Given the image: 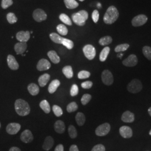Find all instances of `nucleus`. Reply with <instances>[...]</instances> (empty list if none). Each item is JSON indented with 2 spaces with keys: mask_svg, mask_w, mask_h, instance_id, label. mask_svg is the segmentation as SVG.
Returning <instances> with one entry per match:
<instances>
[{
  "mask_svg": "<svg viewBox=\"0 0 151 151\" xmlns=\"http://www.w3.org/2000/svg\"><path fill=\"white\" fill-rule=\"evenodd\" d=\"M120 134L124 138H129L133 135L132 129L128 126H122L119 129Z\"/></svg>",
  "mask_w": 151,
  "mask_h": 151,
  "instance_id": "nucleus-12",
  "label": "nucleus"
},
{
  "mask_svg": "<svg viewBox=\"0 0 151 151\" xmlns=\"http://www.w3.org/2000/svg\"><path fill=\"white\" fill-rule=\"evenodd\" d=\"M138 63V58L135 54H130L129 56L123 61V65L126 67H134Z\"/></svg>",
  "mask_w": 151,
  "mask_h": 151,
  "instance_id": "nucleus-10",
  "label": "nucleus"
},
{
  "mask_svg": "<svg viewBox=\"0 0 151 151\" xmlns=\"http://www.w3.org/2000/svg\"><path fill=\"white\" fill-rule=\"evenodd\" d=\"M9 151H21V150L18 147H11Z\"/></svg>",
  "mask_w": 151,
  "mask_h": 151,
  "instance_id": "nucleus-50",
  "label": "nucleus"
},
{
  "mask_svg": "<svg viewBox=\"0 0 151 151\" xmlns=\"http://www.w3.org/2000/svg\"><path fill=\"white\" fill-rule=\"evenodd\" d=\"M50 39L54 42L55 43L57 44H62V41L63 40V38H62V37H60L58 34L55 33V32H53L51 33L49 35Z\"/></svg>",
  "mask_w": 151,
  "mask_h": 151,
  "instance_id": "nucleus-29",
  "label": "nucleus"
},
{
  "mask_svg": "<svg viewBox=\"0 0 151 151\" xmlns=\"http://www.w3.org/2000/svg\"><path fill=\"white\" fill-rule=\"evenodd\" d=\"M50 76L48 73H45L43 75L40 76L38 79V82L39 86L41 87H44L46 86L47 83L50 80Z\"/></svg>",
  "mask_w": 151,
  "mask_h": 151,
  "instance_id": "nucleus-23",
  "label": "nucleus"
},
{
  "mask_svg": "<svg viewBox=\"0 0 151 151\" xmlns=\"http://www.w3.org/2000/svg\"><path fill=\"white\" fill-rule=\"evenodd\" d=\"M92 19L95 23H97L99 19V12L97 10H95L92 14Z\"/></svg>",
  "mask_w": 151,
  "mask_h": 151,
  "instance_id": "nucleus-45",
  "label": "nucleus"
},
{
  "mask_svg": "<svg viewBox=\"0 0 151 151\" xmlns=\"http://www.w3.org/2000/svg\"><path fill=\"white\" fill-rule=\"evenodd\" d=\"M16 39L20 42H27L30 38V32L29 31H21L16 34Z\"/></svg>",
  "mask_w": 151,
  "mask_h": 151,
  "instance_id": "nucleus-14",
  "label": "nucleus"
},
{
  "mask_svg": "<svg viewBox=\"0 0 151 151\" xmlns=\"http://www.w3.org/2000/svg\"><path fill=\"white\" fill-rule=\"evenodd\" d=\"M47 55L49 59L52 61V62H53L54 64H58L60 63V57L56 53V52H55L54 50H50L48 52Z\"/></svg>",
  "mask_w": 151,
  "mask_h": 151,
  "instance_id": "nucleus-21",
  "label": "nucleus"
},
{
  "mask_svg": "<svg viewBox=\"0 0 151 151\" xmlns=\"http://www.w3.org/2000/svg\"><path fill=\"white\" fill-rule=\"evenodd\" d=\"M21 129L20 124L16 123H12L8 124L6 127L7 132L11 135L17 134Z\"/></svg>",
  "mask_w": 151,
  "mask_h": 151,
  "instance_id": "nucleus-11",
  "label": "nucleus"
},
{
  "mask_svg": "<svg viewBox=\"0 0 151 151\" xmlns=\"http://www.w3.org/2000/svg\"><path fill=\"white\" fill-rule=\"evenodd\" d=\"M63 73L67 78H71L73 76V72L72 70V68L70 65H67L62 70Z\"/></svg>",
  "mask_w": 151,
  "mask_h": 151,
  "instance_id": "nucleus-28",
  "label": "nucleus"
},
{
  "mask_svg": "<svg viewBox=\"0 0 151 151\" xmlns=\"http://www.w3.org/2000/svg\"><path fill=\"white\" fill-rule=\"evenodd\" d=\"M78 87L77 85H73L70 88V93L72 96H75L78 93Z\"/></svg>",
  "mask_w": 151,
  "mask_h": 151,
  "instance_id": "nucleus-44",
  "label": "nucleus"
},
{
  "mask_svg": "<svg viewBox=\"0 0 151 151\" xmlns=\"http://www.w3.org/2000/svg\"><path fill=\"white\" fill-rule=\"evenodd\" d=\"M83 52L85 57L88 60H93L96 55L95 48L93 45L90 44L86 45L83 48Z\"/></svg>",
  "mask_w": 151,
  "mask_h": 151,
  "instance_id": "nucleus-6",
  "label": "nucleus"
},
{
  "mask_svg": "<svg viewBox=\"0 0 151 151\" xmlns=\"http://www.w3.org/2000/svg\"><path fill=\"white\" fill-rule=\"evenodd\" d=\"M110 130V125L109 123H104L99 125L95 130V133L97 136H105L107 135Z\"/></svg>",
  "mask_w": 151,
  "mask_h": 151,
  "instance_id": "nucleus-8",
  "label": "nucleus"
},
{
  "mask_svg": "<svg viewBox=\"0 0 151 151\" xmlns=\"http://www.w3.org/2000/svg\"><path fill=\"white\" fill-rule=\"evenodd\" d=\"M91 75L90 73L87 70H81L78 74V78L79 79H86Z\"/></svg>",
  "mask_w": 151,
  "mask_h": 151,
  "instance_id": "nucleus-41",
  "label": "nucleus"
},
{
  "mask_svg": "<svg viewBox=\"0 0 151 151\" xmlns=\"http://www.w3.org/2000/svg\"><path fill=\"white\" fill-rule=\"evenodd\" d=\"M53 145H54L53 138L50 136H48L45 138L44 140L43 145V148L45 151H49L53 147Z\"/></svg>",
  "mask_w": 151,
  "mask_h": 151,
  "instance_id": "nucleus-19",
  "label": "nucleus"
},
{
  "mask_svg": "<svg viewBox=\"0 0 151 151\" xmlns=\"http://www.w3.org/2000/svg\"><path fill=\"white\" fill-rule=\"evenodd\" d=\"M60 85V81L58 80H54L52 81L48 87V91L50 93H53L56 91L58 87Z\"/></svg>",
  "mask_w": 151,
  "mask_h": 151,
  "instance_id": "nucleus-24",
  "label": "nucleus"
},
{
  "mask_svg": "<svg viewBox=\"0 0 151 151\" xmlns=\"http://www.w3.org/2000/svg\"><path fill=\"white\" fill-rule=\"evenodd\" d=\"M7 20L8 22L11 24H13L14 23H16L17 21V18L16 17L14 13L12 12H10L7 15Z\"/></svg>",
  "mask_w": 151,
  "mask_h": 151,
  "instance_id": "nucleus-39",
  "label": "nucleus"
},
{
  "mask_svg": "<svg viewBox=\"0 0 151 151\" xmlns=\"http://www.w3.org/2000/svg\"><path fill=\"white\" fill-rule=\"evenodd\" d=\"M112 41H113V39L111 37L105 36V37H104L103 38H101L99 40V43L101 45L105 46V45H108L109 44L111 43Z\"/></svg>",
  "mask_w": 151,
  "mask_h": 151,
  "instance_id": "nucleus-31",
  "label": "nucleus"
},
{
  "mask_svg": "<svg viewBox=\"0 0 151 151\" xmlns=\"http://www.w3.org/2000/svg\"><path fill=\"white\" fill-rule=\"evenodd\" d=\"M32 17L36 22H40L47 19V15L43 10L38 9L33 12Z\"/></svg>",
  "mask_w": 151,
  "mask_h": 151,
  "instance_id": "nucleus-9",
  "label": "nucleus"
},
{
  "mask_svg": "<svg viewBox=\"0 0 151 151\" xmlns=\"http://www.w3.org/2000/svg\"><path fill=\"white\" fill-rule=\"evenodd\" d=\"M60 19L62 21V22H63V23H65V24H66L67 25H70V26L72 25V22H71L70 18L66 14H60Z\"/></svg>",
  "mask_w": 151,
  "mask_h": 151,
  "instance_id": "nucleus-33",
  "label": "nucleus"
},
{
  "mask_svg": "<svg viewBox=\"0 0 151 151\" xmlns=\"http://www.w3.org/2000/svg\"><path fill=\"white\" fill-rule=\"evenodd\" d=\"M51 67V65L48 60L42 59L38 62L37 68L39 71L48 70Z\"/></svg>",
  "mask_w": 151,
  "mask_h": 151,
  "instance_id": "nucleus-15",
  "label": "nucleus"
},
{
  "mask_svg": "<svg viewBox=\"0 0 151 151\" xmlns=\"http://www.w3.org/2000/svg\"><path fill=\"white\" fill-rule=\"evenodd\" d=\"M101 79L103 83L107 85L110 86L113 84L114 82V77L111 72L109 70H104L101 75Z\"/></svg>",
  "mask_w": 151,
  "mask_h": 151,
  "instance_id": "nucleus-7",
  "label": "nucleus"
},
{
  "mask_svg": "<svg viewBox=\"0 0 151 151\" xmlns=\"http://www.w3.org/2000/svg\"><path fill=\"white\" fill-rule=\"evenodd\" d=\"M148 113L150 114V115L151 116V108H149L148 109Z\"/></svg>",
  "mask_w": 151,
  "mask_h": 151,
  "instance_id": "nucleus-52",
  "label": "nucleus"
},
{
  "mask_svg": "<svg viewBox=\"0 0 151 151\" xmlns=\"http://www.w3.org/2000/svg\"><path fill=\"white\" fill-rule=\"evenodd\" d=\"M142 52L147 59L151 60V47L149 46H145L143 48Z\"/></svg>",
  "mask_w": 151,
  "mask_h": 151,
  "instance_id": "nucleus-35",
  "label": "nucleus"
},
{
  "mask_svg": "<svg viewBox=\"0 0 151 151\" xmlns=\"http://www.w3.org/2000/svg\"><path fill=\"white\" fill-rule=\"evenodd\" d=\"M92 85H93V83L90 81H86L81 83V87L85 89H89L91 88Z\"/></svg>",
  "mask_w": 151,
  "mask_h": 151,
  "instance_id": "nucleus-46",
  "label": "nucleus"
},
{
  "mask_svg": "<svg viewBox=\"0 0 151 151\" xmlns=\"http://www.w3.org/2000/svg\"><path fill=\"white\" fill-rule=\"evenodd\" d=\"M88 14L85 10H81L78 12L75 13L72 15L73 22L78 26L82 27L85 25L86 21L88 19Z\"/></svg>",
  "mask_w": 151,
  "mask_h": 151,
  "instance_id": "nucleus-3",
  "label": "nucleus"
},
{
  "mask_svg": "<svg viewBox=\"0 0 151 151\" xmlns=\"http://www.w3.org/2000/svg\"><path fill=\"white\" fill-rule=\"evenodd\" d=\"M27 44L26 42H19L15 45L14 49L17 54H22L27 50Z\"/></svg>",
  "mask_w": 151,
  "mask_h": 151,
  "instance_id": "nucleus-17",
  "label": "nucleus"
},
{
  "mask_svg": "<svg viewBox=\"0 0 151 151\" xmlns=\"http://www.w3.org/2000/svg\"><path fill=\"white\" fill-rule=\"evenodd\" d=\"M142 84L140 80L138 79H133L127 86V90L128 91L136 93L140 92L142 89Z\"/></svg>",
  "mask_w": 151,
  "mask_h": 151,
  "instance_id": "nucleus-4",
  "label": "nucleus"
},
{
  "mask_svg": "<svg viewBox=\"0 0 151 151\" xmlns=\"http://www.w3.org/2000/svg\"><path fill=\"white\" fill-rule=\"evenodd\" d=\"M149 134H150V135H151V130L150 131V133H149Z\"/></svg>",
  "mask_w": 151,
  "mask_h": 151,
  "instance_id": "nucleus-53",
  "label": "nucleus"
},
{
  "mask_svg": "<svg viewBox=\"0 0 151 151\" xmlns=\"http://www.w3.org/2000/svg\"><path fill=\"white\" fill-rule=\"evenodd\" d=\"M62 44H63L68 49H72L74 47L73 42L70 39L66 38H63Z\"/></svg>",
  "mask_w": 151,
  "mask_h": 151,
  "instance_id": "nucleus-37",
  "label": "nucleus"
},
{
  "mask_svg": "<svg viewBox=\"0 0 151 151\" xmlns=\"http://www.w3.org/2000/svg\"><path fill=\"white\" fill-rule=\"evenodd\" d=\"M68 133L69 135L71 138L74 139L77 137V132L76 129L75 127L73 125H70L68 127Z\"/></svg>",
  "mask_w": 151,
  "mask_h": 151,
  "instance_id": "nucleus-36",
  "label": "nucleus"
},
{
  "mask_svg": "<svg viewBox=\"0 0 151 151\" xmlns=\"http://www.w3.org/2000/svg\"><path fill=\"white\" fill-rule=\"evenodd\" d=\"M54 151H64V147L61 144L58 145L55 147Z\"/></svg>",
  "mask_w": 151,
  "mask_h": 151,
  "instance_id": "nucleus-48",
  "label": "nucleus"
},
{
  "mask_svg": "<svg viewBox=\"0 0 151 151\" xmlns=\"http://www.w3.org/2000/svg\"><path fill=\"white\" fill-rule=\"evenodd\" d=\"M91 96L90 94H85L81 98V103L83 105H86L87 104L89 103V101L91 99Z\"/></svg>",
  "mask_w": 151,
  "mask_h": 151,
  "instance_id": "nucleus-42",
  "label": "nucleus"
},
{
  "mask_svg": "<svg viewBox=\"0 0 151 151\" xmlns=\"http://www.w3.org/2000/svg\"><path fill=\"white\" fill-rule=\"evenodd\" d=\"M147 20V16L144 14H140L133 17L132 20V24L134 27H138L145 25Z\"/></svg>",
  "mask_w": 151,
  "mask_h": 151,
  "instance_id": "nucleus-5",
  "label": "nucleus"
},
{
  "mask_svg": "<svg viewBox=\"0 0 151 151\" xmlns=\"http://www.w3.org/2000/svg\"><path fill=\"white\" fill-rule=\"evenodd\" d=\"M7 64L9 67V68L12 70H17L19 68V65L16 61L15 58L12 55H9L7 56Z\"/></svg>",
  "mask_w": 151,
  "mask_h": 151,
  "instance_id": "nucleus-16",
  "label": "nucleus"
},
{
  "mask_svg": "<svg viewBox=\"0 0 151 151\" xmlns=\"http://www.w3.org/2000/svg\"><path fill=\"white\" fill-rule=\"evenodd\" d=\"M0 128H1V123H0Z\"/></svg>",
  "mask_w": 151,
  "mask_h": 151,
  "instance_id": "nucleus-55",
  "label": "nucleus"
},
{
  "mask_svg": "<svg viewBox=\"0 0 151 151\" xmlns=\"http://www.w3.org/2000/svg\"><path fill=\"white\" fill-rule=\"evenodd\" d=\"M119 16V13L118 9L114 6H111L108 7L103 20L105 24L111 25L118 20Z\"/></svg>",
  "mask_w": 151,
  "mask_h": 151,
  "instance_id": "nucleus-1",
  "label": "nucleus"
},
{
  "mask_svg": "<svg viewBox=\"0 0 151 151\" xmlns=\"http://www.w3.org/2000/svg\"><path fill=\"white\" fill-rule=\"evenodd\" d=\"M39 106L44 111V113H45L46 114H49L50 113V105L48 102L47 101V100H44L43 101H42L39 104Z\"/></svg>",
  "mask_w": 151,
  "mask_h": 151,
  "instance_id": "nucleus-30",
  "label": "nucleus"
},
{
  "mask_svg": "<svg viewBox=\"0 0 151 151\" xmlns=\"http://www.w3.org/2000/svg\"><path fill=\"white\" fill-rule=\"evenodd\" d=\"M123 55V54H122V53H120V54H118L117 55V57H119L120 58H122V56Z\"/></svg>",
  "mask_w": 151,
  "mask_h": 151,
  "instance_id": "nucleus-51",
  "label": "nucleus"
},
{
  "mask_svg": "<svg viewBox=\"0 0 151 151\" xmlns=\"http://www.w3.org/2000/svg\"><path fill=\"white\" fill-rule=\"evenodd\" d=\"M15 109L17 114L22 116H27L30 112V108L29 104L21 99L16 100L15 103Z\"/></svg>",
  "mask_w": 151,
  "mask_h": 151,
  "instance_id": "nucleus-2",
  "label": "nucleus"
},
{
  "mask_svg": "<svg viewBox=\"0 0 151 151\" xmlns=\"http://www.w3.org/2000/svg\"><path fill=\"white\" fill-rule=\"evenodd\" d=\"M27 90L32 96L37 95L39 92V87L37 84L34 83H32L28 85Z\"/></svg>",
  "mask_w": 151,
  "mask_h": 151,
  "instance_id": "nucleus-22",
  "label": "nucleus"
},
{
  "mask_svg": "<svg viewBox=\"0 0 151 151\" xmlns=\"http://www.w3.org/2000/svg\"><path fill=\"white\" fill-rule=\"evenodd\" d=\"M33 138L34 137L32 133L30 130L28 129L25 130L24 132H22L20 136V139L22 142L25 143H30L31 142H32Z\"/></svg>",
  "mask_w": 151,
  "mask_h": 151,
  "instance_id": "nucleus-13",
  "label": "nucleus"
},
{
  "mask_svg": "<svg viewBox=\"0 0 151 151\" xmlns=\"http://www.w3.org/2000/svg\"><path fill=\"white\" fill-rule=\"evenodd\" d=\"M54 127L55 131L60 134L63 133L65 129V123L62 120H57L54 124Z\"/></svg>",
  "mask_w": 151,
  "mask_h": 151,
  "instance_id": "nucleus-20",
  "label": "nucleus"
},
{
  "mask_svg": "<svg viewBox=\"0 0 151 151\" xmlns=\"http://www.w3.org/2000/svg\"><path fill=\"white\" fill-rule=\"evenodd\" d=\"M78 108L77 104L75 102L70 103L67 106V111L68 113H72L76 111Z\"/></svg>",
  "mask_w": 151,
  "mask_h": 151,
  "instance_id": "nucleus-38",
  "label": "nucleus"
},
{
  "mask_svg": "<svg viewBox=\"0 0 151 151\" xmlns=\"http://www.w3.org/2000/svg\"><path fill=\"white\" fill-rule=\"evenodd\" d=\"M53 111L55 115L57 117H60V116L62 115L63 114V111L62 109L58 105H54L53 106Z\"/></svg>",
  "mask_w": 151,
  "mask_h": 151,
  "instance_id": "nucleus-40",
  "label": "nucleus"
},
{
  "mask_svg": "<svg viewBox=\"0 0 151 151\" xmlns=\"http://www.w3.org/2000/svg\"><path fill=\"white\" fill-rule=\"evenodd\" d=\"M129 47V45L128 44H122L117 45L115 48V52L119 53L122 52H124L127 50Z\"/></svg>",
  "mask_w": 151,
  "mask_h": 151,
  "instance_id": "nucleus-32",
  "label": "nucleus"
},
{
  "mask_svg": "<svg viewBox=\"0 0 151 151\" xmlns=\"http://www.w3.org/2000/svg\"><path fill=\"white\" fill-rule=\"evenodd\" d=\"M64 2L66 7L68 9H74L79 6L76 0H64Z\"/></svg>",
  "mask_w": 151,
  "mask_h": 151,
  "instance_id": "nucleus-26",
  "label": "nucleus"
},
{
  "mask_svg": "<svg viewBox=\"0 0 151 151\" xmlns=\"http://www.w3.org/2000/svg\"><path fill=\"white\" fill-rule=\"evenodd\" d=\"M110 49L109 47H106L103 49L100 54V60L101 62H105L108 57V55L110 53Z\"/></svg>",
  "mask_w": 151,
  "mask_h": 151,
  "instance_id": "nucleus-27",
  "label": "nucleus"
},
{
  "mask_svg": "<svg viewBox=\"0 0 151 151\" xmlns=\"http://www.w3.org/2000/svg\"><path fill=\"white\" fill-rule=\"evenodd\" d=\"M13 4L12 0H2L1 7L4 9H6Z\"/></svg>",
  "mask_w": 151,
  "mask_h": 151,
  "instance_id": "nucleus-43",
  "label": "nucleus"
},
{
  "mask_svg": "<svg viewBox=\"0 0 151 151\" xmlns=\"http://www.w3.org/2000/svg\"><path fill=\"white\" fill-rule=\"evenodd\" d=\"M122 120L125 123H132L134 120V115L129 111H126L122 116Z\"/></svg>",
  "mask_w": 151,
  "mask_h": 151,
  "instance_id": "nucleus-18",
  "label": "nucleus"
},
{
  "mask_svg": "<svg viewBox=\"0 0 151 151\" xmlns=\"http://www.w3.org/2000/svg\"><path fill=\"white\" fill-rule=\"evenodd\" d=\"M57 30L58 33L61 35H66L68 34V29L65 27V25L60 24L57 26Z\"/></svg>",
  "mask_w": 151,
  "mask_h": 151,
  "instance_id": "nucleus-34",
  "label": "nucleus"
},
{
  "mask_svg": "<svg viewBox=\"0 0 151 151\" xmlns=\"http://www.w3.org/2000/svg\"><path fill=\"white\" fill-rule=\"evenodd\" d=\"M79 1H81V2H83V1H84L85 0H79Z\"/></svg>",
  "mask_w": 151,
  "mask_h": 151,
  "instance_id": "nucleus-54",
  "label": "nucleus"
},
{
  "mask_svg": "<svg viewBox=\"0 0 151 151\" xmlns=\"http://www.w3.org/2000/svg\"><path fill=\"white\" fill-rule=\"evenodd\" d=\"M70 151H79V150H78L77 146L75 145H73L70 146Z\"/></svg>",
  "mask_w": 151,
  "mask_h": 151,
  "instance_id": "nucleus-49",
  "label": "nucleus"
},
{
  "mask_svg": "<svg viewBox=\"0 0 151 151\" xmlns=\"http://www.w3.org/2000/svg\"><path fill=\"white\" fill-rule=\"evenodd\" d=\"M85 116L81 112H79L76 115V121L77 124L79 126H82L85 123Z\"/></svg>",
  "mask_w": 151,
  "mask_h": 151,
  "instance_id": "nucleus-25",
  "label": "nucleus"
},
{
  "mask_svg": "<svg viewBox=\"0 0 151 151\" xmlns=\"http://www.w3.org/2000/svg\"><path fill=\"white\" fill-rule=\"evenodd\" d=\"M91 151H105V147L103 145H97L93 147Z\"/></svg>",
  "mask_w": 151,
  "mask_h": 151,
  "instance_id": "nucleus-47",
  "label": "nucleus"
}]
</instances>
